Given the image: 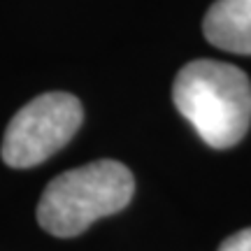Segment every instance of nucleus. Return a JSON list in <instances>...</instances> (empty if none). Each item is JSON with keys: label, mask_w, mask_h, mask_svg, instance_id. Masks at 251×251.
Returning a JSON list of instances; mask_svg holds the SVG:
<instances>
[{"label": "nucleus", "mask_w": 251, "mask_h": 251, "mask_svg": "<svg viewBox=\"0 0 251 251\" xmlns=\"http://www.w3.org/2000/svg\"><path fill=\"white\" fill-rule=\"evenodd\" d=\"M172 100L202 142L228 149L242 140L251 124V84L240 68L221 61L186 63L179 70Z\"/></svg>", "instance_id": "f257e3e1"}, {"label": "nucleus", "mask_w": 251, "mask_h": 251, "mask_svg": "<svg viewBox=\"0 0 251 251\" xmlns=\"http://www.w3.org/2000/svg\"><path fill=\"white\" fill-rule=\"evenodd\" d=\"M133 193V172L124 163H86L47 184L37 202V224L56 237H77L98 219L121 212Z\"/></svg>", "instance_id": "f03ea898"}, {"label": "nucleus", "mask_w": 251, "mask_h": 251, "mask_svg": "<svg viewBox=\"0 0 251 251\" xmlns=\"http://www.w3.org/2000/svg\"><path fill=\"white\" fill-rule=\"evenodd\" d=\"M84 109L79 98L63 91H49L33 98L12 117L2 137V161L9 168H35L77 135Z\"/></svg>", "instance_id": "7ed1b4c3"}, {"label": "nucleus", "mask_w": 251, "mask_h": 251, "mask_svg": "<svg viewBox=\"0 0 251 251\" xmlns=\"http://www.w3.org/2000/svg\"><path fill=\"white\" fill-rule=\"evenodd\" d=\"M202 33L224 51L251 54V0H216L207 9Z\"/></svg>", "instance_id": "20e7f679"}, {"label": "nucleus", "mask_w": 251, "mask_h": 251, "mask_svg": "<svg viewBox=\"0 0 251 251\" xmlns=\"http://www.w3.org/2000/svg\"><path fill=\"white\" fill-rule=\"evenodd\" d=\"M219 251H251V228H244L240 233L230 235V237L219 247Z\"/></svg>", "instance_id": "39448f33"}]
</instances>
